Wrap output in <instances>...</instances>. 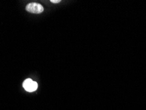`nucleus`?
Returning <instances> with one entry per match:
<instances>
[{"label": "nucleus", "instance_id": "obj_1", "mask_svg": "<svg viewBox=\"0 0 146 110\" xmlns=\"http://www.w3.org/2000/svg\"><path fill=\"white\" fill-rule=\"evenodd\" d=\"M26 9L31 13L40 14L44 11V7L40 3H31L28 4L26 7Z\"/></svg>", "mask_w": 146, "mask_h": 110}, {"label": "nucleus", "instance_id": "obj_2", "mask_svg": "<svg viewBox=\"0 0 146 110\" xmlns=\"http://www.w3.org/2000/svg\"><path fill=\"white\" fill-rule=\"evenodd\" d=\"M23 88L27 90V92H34L38 88V84L36 82L33 81V80L31 79H28L25 80L23 83Z\"/></svg>", "mask_w": 146, "mask_h": 110}, {"label": "nucleus", "instance_id": "obj_3", "mask_svg": "<svg viewBox=\"0 0 146 110\" xmlns=\"http://www.w3.org/2000/svg\"><path fill=\"white\" fill-rule=\"evenodd\" d=\"M51 2L53 3H58L61 2V0H51Z\"/></svg>", "mask_w": 146, "mask_h": 110}]
</instances>
